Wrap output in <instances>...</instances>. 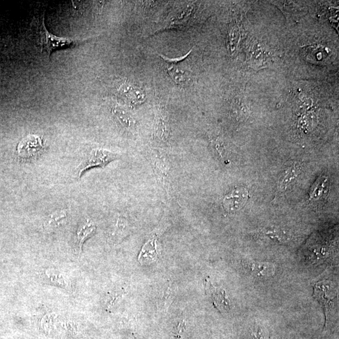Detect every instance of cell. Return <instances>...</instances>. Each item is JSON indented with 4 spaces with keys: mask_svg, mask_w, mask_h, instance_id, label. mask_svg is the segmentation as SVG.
<instances>
[{
    "mask_svg": "<svg viewBox=\"0 0 339 339\" xmlns=\"http://www.w3.org/2000/svg\"><path fill=\"white\" fill-rule=\"evenodd\" d=\"M31 28L41 52L46 53L49 58L53 51L78 46L84 41V40L59 37L49 32L44 24V13L34 17Z\"/></svg>",
    "mask_w": 339,
    "mask_h": 339,
    "instance_id": "cell-1",
    "label": "cell"
},
{
    "mask_svg": "<svg viewBox=\"0 0 339 339\" xmlns=\"http://www.w3.org/2000/svg\"><path fill=\"white\" fill-rule=\"evenodd\" d=\"M120 158L118 154L101 147H89L86 148L82 154L78 167L79 178L80 179L85 172L89 169L96 167L103 168L109 163Z\"/></svg>",
    "mask_w": 339,
    "mask_h": 339,
    "instance_id": "cell-2",
    "label": "cell"
},
{
    "mask_svg": "<svg viewBox=\"0 0 339 339\" xmlns=\"http://www.w3.org/2000/svg\"><path fill=\"white\" fill-rule=\"evenodd\" d=\"M45 146L42 138L37 135L27 136L19 143L17 152L22 159H30L44 152Z\"/></svg>",
    "mask_w": 339,
    "mask_h": 339,
    "instance_id": "cell-3",
    "label": "cell"
},
{
    "mask_svg": "<svg viewBox=\"0 0 339 339\" xmlns=\"http://www.w3.org/2000/svg\"><path fill=\"white\" fill-rule=\"evenodd\" d=\"M313 296L316 300L320 302L324 308L325 315H326V327L329 321V316L331 310L332 302L336 297L335 294L332 292L331 288L330 287L329 282L326 280L316 282L314 286Z\"/></svg>",
    "mask_w": 339,
    "mask_h": 339,
    "instance_id": "cell-4",
    "label": "cell"
},
{
    "mask_svg": "<svg viewBox=\"0 0 339 339\" xmlns=\"http://www.w3.org/2000/svg\"><path fill=\"white\" fill-rule=\"evenodd\" d=\"M96 231V226L90 219H84L79 222L73 237V248L76 253L80 254L82 253L84 242L94 235Z\"/></svg>",
    "mask_w": 339,
    "mask_h": 339,
    "instance_id": "cell-5",
    "label": "cell"
},
{
    "mask_svg": "<svg viewBox=\"0 0 339 339\" xmlns=\"http://www.w3.org/2000/svg\"><path fill=\"white\" fill-rule=\"evenodd\" d=\"M247 192L241 189L232 191L225 196L223 206L229 212L238 211L247 202Z\"/></svg>",
    "mask_w": 339,
    "mask_h": 339,
    "instance_id": "cell-6",
    "label": "cell"
},
{
    "mask_svg": "<svg viewBox=\"0 0 339 339\" xmlns=\"http://www.w3.org/2000/svg\"><path fill=\"white\" fill-rule=\"evenodd\" d=\"M248 268L251 275L256 278H268L275 275V265L268 262L251 261L248 262Z\"/></svg>",
    "mask_w": 339,
    "mask_h": 339,
    "instance_id": "cell-7",
    "label": "cell"
},
{
    "mask_svg": "<svg viewBox=\"0 0 339 339\" xmlns=\"http://www.w3.org/2000/svg\"><path fill=\"white\" fill-rule=\"evenodd\" d=\"M69 219V213L66 209H58L45 217L44 227L47 231L60 228L66 224Z\"/></svg>",
    "mask_w": 339,
    "mask_h": 339,
    "instance_id": "cell-8",
    "label": "cell"
},
{
    "mask_svg": "<svg viewBox=\"0 0 339 339\" xmlns=\"http://www.w3.org/2000/svg\"><path fill=\"white\" fill-rule=\"evenodd\" d=\"M128 222L123 216H118L113 220L108 232L109 239L113 242L124 238L128 228Z\"/></svg>",
    "mask_w": 339,
    "mask_h": 339,
    "instance_id": "cell-9",
    "label": "cell"
},
{
    "mask_svg": "<svg viewBox=\"0 0 339 339\" xmlns=\"http://www.w3.org/2000/svg\"><path fill=\"white\" fill-rule=\"evenodd\" d=\"M44 276L48 281L55 286L64 289H68L70 287L69 278L63 271L55 268H49L44 270Z\"/></svg>",
    "mask_w": 339,
    "mask_h": 339,
    "instance_id": "cell-10",
    "label": "cell"
},
{
    "mask_svg": "<svg viewBox=\"0 0 339 339\" xmlns=\"http://www.w3.org/2000/svg\"><path fill=\"white\" fill-rule=\"evenodd\" d=\"M300 171V166L298 165H293L285 170L278 180V190L280 192L286 191L291 183L298 177Z\"/></svg>",
    "mask_w": 339,
    "mask_h": 339,
    "instance_id": "cell-11",
    "label": "cell"
},
{
    "mask_svg": "<svg viewBox=\"0 0 339 339\" xmlns=\"http://www.w3.org/2000/svg\"><path fill=\"white\" fill-rule=\"evenodd\" d=\"M121 91V94L131 104H138L145 101V93L138 87L131 86H123Z\"/></svg>",
    "mask_w": 339,
    "mask_h": 339,
    "instance_id": "cell-12",
    "label": "cell"
},
{
    "mask_svg": "<svg viewBox=\"0 0 339 339\" xmlns=\"http://www.w3.org/2000/svg\"><path fill=\"white\" fill-rule=\"evenodd\" d=\"M157 240L152 238L143 246L139 256L141 262L154 261L157 259Z\"/></svg>",
    "mask_w": 339,
    "mask_h": 339,
    "instance_id": "cell-13",
    "label": "cell"
},
{
    "mask_svg": "<svg viewBox=\"0 0 339 339\" xmlns=\"http://www.w3.org/2000/svg\"><path fill=\"white\" fill-rule=\"evenodd\" d=\"M209 290H210L211 293H212V296L214 301L215 305L220 310L224 311H229L230 310V304L229 299L227 298V295L224 290H217L216 288L212 286H208Z\"/></svg>",
    "mask_w": 339,
    "mask_h": 339,
    "instance_id": "cell-14",
    "label": "cell"
},
{
    "mask_svg": "<svg viewBox=\"0 0 339 339\" xmlns=\"http://www.w3.org/2000/svg\"><path fill=\"white\" fill-rule=\"evenodd\" d=\"M154 159H153V162L155 166V171L158 175L159 179L162 180L163 183H165V179L168 176V173L170 172V165L167 160L161 157L159 155H154Z\"/></svg>",
    "mask_w": 339,
    "mask_h": 339,
    "instance_id": "cell-15",
    "label": "cell"
},
{
    "mask_svg": "<svg viewBox=\"0 0 339 339\" xmlns=\"http://www.w3.org/2000/svg\"><path fill=\"white\" fill-rule=\"evenodd\" d=\"M168 72L170 76L175 82V83L185 86L186 81L188 80V77L184 70L177 67L171 66L168 67Z\"/></svg>",
    "mask_w": 339,
    "mask_h": 339,
    "instance_id": "cell-16",
    "label": "cell"
},
{
    "mask_svg": "<svg viewBox=\"0 0 339 339\" xmlns=\"http://www.w3.org/2000/svg\"><path fill=\"white\" fill-rule=\"evenodd\" d=\"M264 234L266 236L270 237V239L280 242H287L289 239V237L286 232L277 230V229L265 230Z\"/></svg>",
    "mask_w": 339,
    "mask_h": 339,
    "instance_id": "cell-17",
    "label": "cell"
},
{
    "mask_svg": "<svg viewBox=\"0 0 339 339\" xmlns=\"http://www.w3.org/2000/svg\"><path fill=\"white\" fill-rule=\"evenodd\" d=\"M114 114L124 127L130 128L134 124V121H133L131 116L125 110L121 108H115Z\"/></svg>",
    "mask_w": 339,
    "mask_h": 339,
    "instance_id": "cell-18",
    "label": "cell"
},
{
    "mask_svg": "<svg viewBox=\"0 0 339 339\" xmlns=\"http://www.w3.org/2000/svg\"><path fill=\"white\" fill-rule=\"evenodd\" d=\"M250 339H270L269 333L265 327L255 326L250 330Z\"/></svg>",
    "mask_w": 339,
    "mask_h": 339,
    "instance_id": "cell-19",
    "label": "cell"
},
{
    "mask_svg": "<svg viewBox=\"0 0 339 339\" xmlns=\"http://www.w3.org/2000/svg\"><path fill=\"white\" fill-rule=\"evenodd\" d=\"M239 38V31L238 27L236 26L231 28L229 33L228 42L230 44L232 52L236 49L237 44L238 43Z\"/></svg>",
    "mask_w": 339,
    "mask_h": 339,
    "instance_id": "cell-20",
    "label": "cell"
},
{
    "mask_svg": "<svg viewBox=\"0 0 339 339\" xmlns=\"http://www.w3.org/2000/svg\"><path fill=\"white\" fill-rule=\"evenodd\" d=\"M214 147L219 156L223 158V159L225 160V158H227V155L225 154H227V153H226L225 146L222 141L220 140L216 141L215 142Z\"/></svg>",
    "mask_w": 339,
    "mask_h": 339,
    "instance_id": "cell-21",
    "label": "cell"
},
{
    "mask_svg": "<svg viewBox=\"0 0 339 339\" xmlns=\"http://www.w3.org/2000/svg\"><path fill=\"white\" fill-rule=\"evenodd\" d=\"M120 293H112L110 297L107 299V309H111L115 306V305L118 303L119 299H120L121 296Z\"/></svg>",
    "mask_w": 339,
    "mask_h": 339,
    "instance_id": "cell-22",
    "label": "cell"
},
{
    "mask_svg": "<svg viewBox=\"0 0 339 339\" xmlns=\"http://www.w3.org/2000/svg\"><path fill=\"white\" fill-rule=\"evenodd\" d=\"M192 50H190L187 53H186V54L180 56V58H177L174 59L166 58V56H163L162 55H160V56H162V58L163 59L164 61H165L166 62H168V63L175 64V63H178V62H180L181 61H183V60H185L186 58H187V56L189 54H190Z\"/></svg>",
    "mask_w": 339,
    "mask_h": 339,
    "instance_id": "cell-23",
    "label": "cell"
},
{
    "mask_svg": "<svg viewBox=\"0 0 339 339\" xmlns=\"http://www.w3.org/2000/svg\"><path fill=\"white\" fill-rule=\"evenodd\" d=\"M185 329V323L184 322H182L178 325V326L175 329L174 333V337L176 338L180 337L181 333L184 331Z\"/></svg>",
    "mask_w": 339,
    "mask_h": 339,
    "instance_id": "cell-24",
    "label": "cell"
}]
</instances>
